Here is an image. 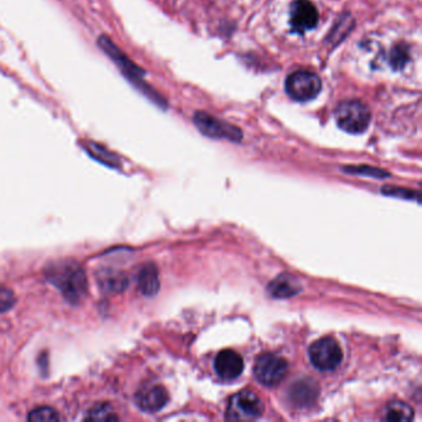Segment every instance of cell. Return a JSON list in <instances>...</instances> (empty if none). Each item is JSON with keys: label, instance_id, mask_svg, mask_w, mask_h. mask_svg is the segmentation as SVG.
Listing matches in <instances>:
<instances>
[{"label": "cell", "instance_id": "cell-23", "mask_svg": "<svg viewBox=\"0 0 422 422\" xmlns=\"http://www.w3.org/2000/svg\"><path fill=\"white\" fill-rule=\"evenodd\" d=\"M381 192L384 193V194H386V196L409 198V199L416 198L417 201H420V199H418V193L414 192V191H407V190H402V188L384 187L383 190H381Z\"/></svg>", "mask_w": 422, "mask_h": 422}, {"label": "cell", "instance_id": "cell-8", "mask_svg": "<svg viewBox=\"0 0 422 422\" xmlns=\"http://www.w3.org/2000/svg\"><path fill=\"white\" fill-rule=\"evenodd\" d=\"M289 365L286 360L277 355H264L256 362L254 374L263 385L274 386L284 381Z\"/></svg>", "mask_w": 422, "mask_h": 422}, {"label": "cell", "instance_id": "cell-18", "mask_svg": "<svg viewBox=\"0 0 422 422\" xmlns=\"http://www.w3.org/2000/svg\"><path fill=\"white\" fill-rule=\"evenodd\" d=\"M409 60H410V53H409V46L407 44H399L391 50L389 62H390L391 67L394 68L395 71H400L405 67Z\"/></svg>", "mask_w": 422, "mask_h": 422}, {"label": "cell", "instance_id": "cell-15", "mask_svg": "<svg viewBox=\"0 0 422 422\" xmlns=\"http://www.w3.org/2000/svg\"><path fill=\"white\" fill-rule=\"evenodd\" d=\"M414 417V411L407 404L402 402H390L385 409L386 421L391 422H407L411 421Z\"/></svg>", "mask_w": 422, "mask_h": 422}, {"label": "cell", "instance_id": "cell-14", "mask_svg": "<svg viewBox=\"0 0 422 422\" xmlns=\"http://www.w3.org/2000/svg\"><path fill=\"white\" fill-rule=\"evenodd\" d=\"M138 286L143 295L154 296L160 289L159 271L154 264H146L141 268L138 275Z\"/></svg>", "mask_w": 422, "mask_h": 422}, {"label": "cell", "instance_id": "cell-2", "mask_svg": "<svg viewBox=\"0 0 422 422\" xmlns=\"http://www.w3.org/2000/svg\"><path fill=\"white\" fill-rule=\"evenodd\" d=\"M99 46L105 50V53H108L110 58H113L118 66H119L121 72L126 74L128 79H131L133 84H136L138 88L140 89L143 93L146 94L149 98L152 99V102H155L159 105H166L165 100L154 92V89L150 88L149 86H146L143 82V76L144 72L143 70L136 67L134 63L131 62V60L126 58V55L120 51L118 47L115 46L113 42L110 41L108 37H99Z\"/></svg>", "mask_w": 422, "mask_h": 422}, {"label": "cell", "instance_id": "cell-20", "mask_svg": "<svg viewBox=\"0 0 422 422\" xmlns=\"http://www.w3.org/2000/svg\"><path fill=\"white\" fill-rule=\"evenodd\" d=\"M344 171L376 178H384L390 176L388 172L383 171L381 169H376V167L370 166L345 167Z\"/></svg>", "mask_w": 422, "mask_h": 422}, {"label": "cell", "instance_id": "cell-17", "mask_svg": "<svg viewBox=\"0 0 422 422\" xmlns=\"http://www.w3.org/2000/svg\"><path fill=\"white\" fill-rule=\"evenodd\" d=\"M86 420H91V421H117L118 417L115 416L113 407H110V404L100 402V404H95L87 412Z\"/></svg>", "mask_w": 422, "mask_h": 422}, {"label": "cell", "instance_id": "cell-7", "mask_svg": "<svg viewBox=\"0 0 422 422\" xmlns=\"http://www.w3.org/2000/svg\"><path fill=\"white\" fill-rule=\"evenodd\" d=\"M193 123L196 124L199 131L209 138L213 139H227L230 141H240L243 134L239 128L232 126L227 121L214 118L209 113L197 112L193 115Z\"/></svg>", "mask_w": 422, "mask_h": 422}, {"label": "cell", "instance_id": "cell-5", "mask_svg": "<svg viewBox=\"0 0 422 422\" xmlns=\"http://www.w3.org/2000/svg\"><path fill=\"white\" fill-rule=\"evenodd\" d=\"M286 93L297 102H308L316 98L322 89V82L317 74L308 71H297L287 77Z\"/></svg>", "mask_w": 422, "mask_h": 422}, {"label": "cell", "instance_id": "cell-16", "mask_svg": "<svg viewBox=\"0 0 422 422\" xmlns=\"http://www.w3.org/2000/svg\"><path fill=\"white\" fill-rule=\"evenodd\" d=\"M353 27H355V20L350 18V14L342 16L329 34V41L331 44H338L350 34Z\"/></svg>", "mask_w": 422, "mask_h": 422}, {"label": "cell", "instance_id": "cell-22", "mask_svg": "<svg viewBox=\"0 0 422 422\" xmlns=\"http://www.w3.org/2000/svg\"><path fill=\"white\" fill-rule=\"evenodd\" d=\"M15 303V295L11 289L0 285V312L11 310Z\"/></svg>", "mask_w": 422, "mask_h": 422}, {"label": "cell", "instance_id": "cell-6", "mask_svg": "<svg viewBox=\"0 0 422 422\" xmlns=\"http://www.w3.org/2000/svg\"><path fill=\"white\" fill-rule=\"evenodd\" d=\"M264 412V404L256 393L243 390L230 399L227 417L230 420H256Z\"/></svg>", "mask_w": 422, "mask_h": 422}, {"label": "cell", "instance_id": "cell-3", "mask_svg": "<svg viewBox=\"0 0 422 422\" xmlns=\"http://www.w3.org/2000/svg\"><path fill=\"white\" fill-rule=\"evenodd\" d=\"M334 118L342 131L362 134L368 129L371 114L369 108L360 100H345L334 110Z\"/></svg>", "mask_w": 422, "mask_h": 422}, {"label": "cell", "instance_id": "cell-1", "mask_svg": "<svg viewBox=\"0 0 422 422\" xmlns=\"http://www.w3.org/2000/svg\"><path fill=\"white\" fill-rule=\"evenodd\" d=\"M48 280L58 286L70 303H77L87 290V279L84 270L77 263H60L50 266Z\"/></svg>", "mask_w": 422, "mask_h": 422}, {"label": "cell", "instance_id": "cell-21", "mask_svg": "<svg viewBox=\"0 0 422 422\" xmlns=\"http://www.w3.org/2000/svg\"><path fill=\"white\" fill-rule=\"evenodd\" d=\"M298 383H300V384H298L300 390H297L296 388H295L291 393L292 397L300 396V399H297L296 402H300L301 405H303L305 402H312L313 394L317 393V391L313 390L312 384H306V383H303V381H298Z\"/></svg>", "mask_w": 422, "mask_h": 422}, {"label": "cell", "instance_id": "cell-12", "mask_svg": "<svg viewBox=\"0 0 422 422\" xmlns=\"http://www.w3.org/2000/svg\"><path fill=\"white\" fill-rule=\"evenodd\" d=\"M268 290L271 296L275 298H289L301 291L303 286L295 277L289 274H282L270 282Z\"/></svg>", "mask_w": 422, "mask_h": 422}, {"label": "cell", "instance_id": "cell-19", "mask_svg": "<svg viewBox=\"0 0 422 422\" xmlns=\"http://www.w3.org/2000/svg\"><path fill=\"white\" fill-rule=\"evenodd\" d=\"M27 420L32 422H55L60 420V416L53 407H42L32 410L29 414Z\"/></svg>", "mask_w": 422, "mask_h": 422}, {"label": "cell", "instance_id": "cell-4", "mask_svg": "<svg viewBox=\"0 0 422 422\" xmlns=\"http://www.w3.org/2000/svg\"><path fill=\"white\" fill-rule=\"evenodd\" d=\"M308 357L315 368L321 371H332L341 364L343 353L336 339L324 337L310 347Z\"/></svg>", "mask_w": 422, "mask_h": 422}, {"label": "cell", "instance_id": "cell-10", "mask_svg": "<svg viewBox=\"0 0 422 422\" xmlns=\"http://www.w3.org/2000/svg\"><path fill=\"white\" fill-rule=\"evenodd\" d=\"M214 369L222 379L235 381L243 373L244 360L235 350H222L214 360Z\"/></svg>", "mask_w": 422, "mask_h": 422}, {"label": "cell", "instance_id": "cell-9", "mask_svg": "<svg viewBox=\"0 0 422 422\" xmlns=\"http://www.w3.org/2000/svg\"><path fill=\"white\" fill-rule=\"evenodd\" d=\"M318 20L317 8L310 0H296L292 3L290 24L294 32L303 34L312 30L317 27Z\"/></svg>", "mask_w": 422, "mask_h": 422}, {"label": "cell", "instance_id": "cell-11", "mask_svg": "<svg viewBox=\"0 0 422 422\" xmlns=\"http://www.w3.org/2000/svg\"><path fill=\"white\" fill-rule=\"evenodd\" d=\"M167 402L169 394L161 385L144 386L136 395V405L145 412L160 411Z\"/></svg>", "mask_w": 422, "mask_h": 422}, {"label": "cell", "instance_id": "cell-13", "mask_svg": "<svg viewBox=\"0 0 422 422\" xmlns=\"http://www.w3.org/2000/svg\"><path fill=\"white\" fill-rule=\"evenodd\" d=\"M99 286L110 294H119L128 286V277L124 272L114 269H105L97 274Z\"/></svg>", "mask_w": 422, "mask_h": 422}]
</instances>
